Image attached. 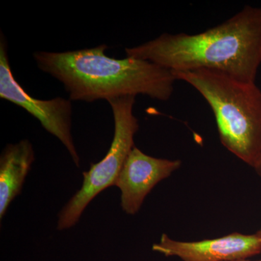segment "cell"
Masks as SVG:
<instances>
[{"label": "cell", "instance_id": "1", "mask_svg": "<svg viewBox=\"0 0 261 261\" xmlns=\"http://www.w3.org/2000/svg\"><path fill=\"white\" fill-rule=\"evenodd\" d=\"M126 57L152 62L173 72L217 70L255 82L261 64V8L246 5L231 18L196 34L164 33Z\"/></svg>", "mask_w": 261, "mask_h": 261}, {"label": "cell", "instance_id": "2", "mask_svg": "<svg viewBox=\"0 0 261 261\" xmlns=\"http://www.w3.org/2000/svg\"><path fill=\"white\" fill-rule=\"evenodd\" d=\"M106 44L80 50L37 51L38 68L60 81L70 100L92 102L98 99L148 96L167 101L172 96L176 78L161 65L126 57L116 59L106 55Z\"/></svg>", "mask_w": 261, "mask_h": 261}, {"label": "cell", "instance_id": "3", "mask_svg": "<svg viewBox=\"0 0 261 261\" xmlns=\"http://www.w3.org/2000/svg\"><path fill=\"white\" fill-rule=\"evenodd\" d=\"M173 72V71H172ZM191 85L211 106L221 144L253 168L261 157V90L217 70L173 72Z\"/></svg>", "mask_w": 261, "mask_h": 261}, {"label": "cell", "instance_id": "4", "mask_svg": "<svg viewBox=\"0 0 261 261\" xmlns=\"http://www.w3.org/2000/svg\"><path fill=\"white\" fill-rule=\"evenodd\" d=\"M136 97L126 96L110 99L114 118V137L104 159L92 163L90 170L84 172V182L59 214L58 229L74 226L82 213L94 197L108 187L116 184L123 164L135 147L134 137L139 130L138 119L134 115Z\"/></svg>", "mask_w": 261, "mask_h": 261}, {"label": "cell", "instance_id": "5", "mask_svg": "<svg viewBox=\"0 0 261 261\" xmlns=\"http://www.w3.org/2000/svg\"><path fill=\"white\" fill-rule=\"evenodd\" d=\"M0 97L20 106L35 117L49 133L61 141L75 166L80 167V158L71 135V100L62 97L42 100L27 93L12 72L3 33L0 39Z\"/></svg>", "mask_w": 261, "mask_h": 261}, {"label": "cell", "instance_id": "6", "mask_svg": "<svg viewBox=\"0 0 261 261\" xmlns=\"http://www.w3.org/2000/svg\"><path fill=\"white\" fill-rule=\"evenodd\" d=\"M152 250L165 256L177 257L182 261H233L244 260L261 252V240L255 234L238 232L222 238L196 242H182L166 233Z\"/></svg>", "mask_w": 261, "mask_h": 261}, {"label": "cell", "instance_id": "7", "mask_svg": "<svg viewBox=\"0 0 261 261\" xmlns=\"http://www.w3.org/2000/svg\"><path fill=\"white\" fill-rule=\"evenodd\" d=\"M180 160L157 159L137 147L128 154L115 186L121 191V207L127 214L140 211L145 197L160 181L181 167Z\"/></svg>", "mask_w": 261, "mask_h": 261}, {"label": "cell", "instance_id": "8", "mask_svg": "<svg viewBox=\"0 0 261 261\" xmlns=\"http://www.w3.org/2000/svg\"><path fill=\"white\" fill-rule=\"evenodd\" d=\"M32 144L28 140L10 144L0 157V218L10 202L21 192L25 178L34 161Z\"/></svg>", "mask_w": 261, "mask_h": 261}, {"label": "cell", "instance_id": "9", "mask_svg": "<svg viewBox=\"0 0 261 261\" xmlns=\"http://www.w3.org/2000/svg\"><path fill=\"white\" fill-rule=\"evenodd\" d=\"M253 168L257 174L261 177V157L260 159H259L258 162L257 163V164L255 165V167Z\"/></svg>", "mask_w": 261, "mask_h": 261}, {"label": "cell", "instance_id": "10", "mask_svg": "<svg viewBox=\"0 0 261 261\" xmlns=\"http://www.w3.org/2000/svg\"><path fill=\"white\" fill-rule=\"evenodd\" d=\"M256 234L257 235V236H258V238L260 239L261 240V228H260V229L258 230V231H257L256 233Z\"/></svg>", "mask_w": 261, "mask_h": 261}, {"label": "cell", "instance_id": "11", "mask_svg": "<svg viewBox=\"0 0 261 261\" xmlns=\"http://www.w3.org/2000/svg\"><path fill=\"white\" fill-rule=\"evenodd\" d=\"M233 261H261V259H260V260H247V259H244V260H233Z\"/></svg>", "mask_w": 261, "mask_h": 261}]
</instances>
